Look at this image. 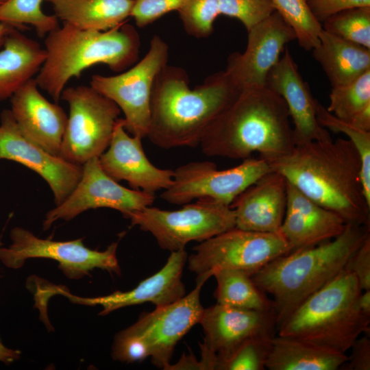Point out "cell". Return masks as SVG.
<instances>
[{"mask_svg":"<svg viewBox=\"0 0 370 370\" xmlns=\"http://www.w3.org/2000/svg\"><path fill=\"white\" fill-rule=\"evenodd\" d=\"M267 162L271 171L346 224L370 225V204L362 184L360 157L349 139L295 145L289 153Z\"/></svg>","mask_w":370,"mask_h":370,"instance_id":"6da1fadb","label":"cell"},{"mask_svg":"<svg viewBox=\"0 0 370 370\" xmlns=\"http://www.w3.org/2000/svg\"><path fill=\"white\" fill-rule=\"evenodd\" d=\"M240 90L225 71L190 88L186 71L167 64L152 87L147 137L166 149L199 146L209 125Z\"/></svg>","mask_w":370,"mask_h":370,"instance_id":"7a4b0ae2","label":"cell"},{"mask_svg":"<svg viewBox=\"0 0 370 370\" xmlns=\"http://www.w3.org/2000/svg\"><path fill=\"white\" fill-rule=\"evenodd\" d=\"M290 119L283 99L266 86L242 88L209 125L199 146L208 156L245 160L258 152L269 161L295 146Z\"/></svg>","mask_w":370,"mask_h":370,"instance_id":"3957f363","label":"cell"},{"mask_svg":"<svg viewBox=\"0 0 370 370\" xmlns=\"http://www.w3.org/2000/svg\"><path fill=\"white\" fill-rule=\"evenodd\" d=\"M369 236L370 225L346 224L337 237L278 257L251 276L273 297L277 329L345 269L349 257Z\"/></svg>","mask_w":370,"mask_h":370,"instance_id":"277c9868","label":"cell"},{"mask_svg":"<svg viewBox=\"0 0 370 370\" xmlns=\"http://www.w3.org/2000/svg\"><path fill=\"white\" fill-rule=\"evenodd\" d=\"M140 47L139 34L130 24L97 31L63 23L46 36L47 57L35 80L58 103L71 79L99 64L123 72L138 60Z\"/></svg>","mask_w":370,"mask_h":370,"instance_id":"5b68a950","label":"cell"},{"mask_svg":"<svg viewBox=\"0 0 370 370\" xmlns=\"http://www.w3.org/2000/svg\"><path fill=\"white\" fill-rule=\"evenodd\" d=\"M362 291L354 274L344 269L307 298L278 328V335L346 353L362 334L369 335L370 317L358 305Z\"/></svg>","mask_w":370,"mask_h":370,"instance_id":"8992f818","label":"cell"},{"mask_svg":"<svg viewBox=\"0 0 370 370\" xmlns=\"http://www.w3.org/2000/svg\"><path fill=\"white\" fill-rule=\"evenodd\" d=\"M188 258L197 281L206 282L221 269L253 275L275 258L291 251L279 232H258L234 227L201 241Z\"/></svg>","mask_w":370,"mask_h":370,"instance_id":"52a82bcc","label":"cell"},{"mask_svg":"<svg viewBox=\"0 0 370 370\" xmlns=\"http://www.w3.org/2000/svg\"><path fill=\"white\" fill-rule=\"evenodd\" d=\"M127 219L149 232L164 250L185 249L191 241L201 242L236 227L230 206L210 199H199L176 210L147 206L131 213Z\"/></svg>","mask_w":370,"mask_h":370,"instance_id":"ba28073f","label":"cell"},{"mask_svg":"<svg viewBox=\"0 0 370 370\" xmlns=\"http://www.w3.org/2000/svg\"><path fill=\"white\" fill-rule=\"evenodd\" d=\"M60 99L69 106L60 157L83 165L108 148L121 110L90 86L65 88Z\"/></svg>","mask_w":370,"mask_h":370,"instance_id":"9c48e42d","label":"cell"},{"mask_svg":"<svg viewBox=\"0 0 370 370\" xmlns=\"http://www.w3.org/2000/svg\"><path fill=\"white\" fill-rule=\"evenodd\" d=\"M168 59L169 46L155 35L147 54L134 66L115 75L91 77L90 86L118 106L124 114V127L132 136L147 137L152 87Z\"/></svg>","mask_w":370,"mask_h":370,"instance_id":"30bf717a","label":"cell"},{"mask_svg":"<svg viewBox=\"0 0 370 370\" xmlns=\"http://www.w3.org/2000/svg\"><path fill=\"white\" fill-rule=\"evenodd\" d=\"M271 171L269 162L260 157L246 158L224 170L217 169L212 162H190L173 171V183L160 197L175 205L210 199L230 206L243 191Z\"/></svg>","mask_w":370,"mask_h":370,"instance_id":"8fae6325","label":"cell"},{"mask_svg":"<svg viewBox=\"0 0 370 370\" xmlns=\"http://www.w3.org/2000/svg\"><path fill=\"white\" fill-rule=\"evenodd\" d=\"M10 236L11 244L0 247V261L10 269L21 268L29 258H42L58 261L59 269L71 280L81 279L96 268L121 274L117 243L99 251L86 247L82 238L70 241L42 239L20 227L12 228Z\"/></svg>","mask_w":370,"mask_h":370,"instance_id":"7c38bea8","label":"cell"},{"mask_svg":"<svg viewBox=\"0 0 370 370\" xmlns=\"http://www.w3.org/2000/svg\"><path fill=\"white\" fill-rule=\"evenodd\" d=\"M154 200L153 193L119 184L103 170L99 158H94L82 165L81 178L67 198L46 214L43 228L49 229L58 220L70 221L84 211L100 208L114 209L127 219Z\"/></svg>","mask_w":370,"mask_h":370,"instance_id":"4fadbf2b","label":"cell"},{"mask_svg":"<svg viewBox=\"0 0 370 370\" xmlns=\"http://www.w3.org/2000/svg\"><path fill=\"white\" fill-rule=\"evenodd\" d=\"M196 283L188 294L173 303L143 314L135 323L122 330L147 347L149 358L158 368L167 369L177 343L199 323L204 308L200 293L205 282Z\"/></svg>","mask_w":370,"mask_h":370,"instance_id":"5bb4252c","label":"cell"},{"mask_svg":"<svg viewBox=\"0 0 370 370\" xmlns=\"http://www.w3.org/2000/svg\"><path fill=\"white\" fill-rule=\"evenodd\" d=\"M204 333L200 345L204 370H214L247 339L273 336L277 330L275 310L242 309L216 304L204 308L199 321Z\"/></svg>","mask_w":370,"mask_h":370,"instance_id":"9a60e30c","label":"cell"},{"mask_svg":"<svg viewBox=\"0 0 370 370\" xmlns=\"http://www.w3.org/2000/svg\"><path fill=\"white\" fill-rule=\"evenodd\" d=\"M0 160H12L34 171L49 186L59 205L71 194L82 174V166L53 155L27 139L10 110L0 115Z\"/></svg>","mask_w":370,"mask_h":370,"instance_id":"2e32d148","label":"cell"},{"mask_svg":"<svg viewBox=\"0 0 370 370\" xmlns=\"http://www.w3.org/2000/svg\"><path fill=\"white\" fill-rule=\"evenodd\" d=\"M247 32L245 51L232 53L225 70L240 89L266 86L267 75L286 45L296 39L293 28L276 11Z\"/></svg>","mask_w":370,"mask_h":370,"instance_id":"e0dca14e","label":"cell"},{"mask_svg":"<svg viewBox=\"0 0 370 370\" xmlns=\"http://www.w3.org/2000/svg\"><path fill=\"white\" fill-rule=\"evenodd\" d=\"M187 258L185 249L171 251L164 266L160 271L127 291H117L97 297H82L72 295L64 286L55 284L50 286L49 291L51 296L61 295L75 304L101 306L103 310L100 315L108 314L121 308L147 302L153 304L156 307H162L177 301L186 295L182 277Z\"/></svg>","mask_w":370,"mask_h":370,"instance_id":"ac0fdd59","label":"cell"},{"mask_svg":"<svg viewBox=\"0 0 370 370\" xmlns=\"http://www.w3.org/2000/svg\"><path fill=\"white\" fill-rule=\"evenodd\" d=\"M142 139L128 134L123 119H119L99 161L103 170L117 182L125 180L133 189L154 194L171 186L173 171L153 165L145 153Z\"/></svg>","mask_w":370,"mask_h":370,"instance_id":"d6986e66","label":"cell"},{"mask_svg":"<svg viewBox=\"0 0 370 370\" xmlns=\"http://www.w3.org/2000/svg\"><path fill=\"white\" fill-rule=\"evenodd\" d=\"M266 86L284 101L293 123L295 145L332 138L327 130L317 121L316 108L318 100L312 97L288 49L269 71Z\"/></svg>","mask_w":370,"mask_h":370,"instance_id":"ffe728a7","label":"cell"},{"mask_svg":"<svg viewBox=\"0 0 370 370\" xmlns=\"http://www.w3.org/2000/svg\"><path fill=\"white\" fill-rule=\"evenodd\" d=\"M32 78L10 98V111L21 134L47 152L60 157L68 116L56 102L48 101Z\"/></svg>","mask_w":370,"mask_h":370,"instance_id":"44dd1931","label":"cell"},{"mask_svg":"<svg viewBox=\"0 0 370 370\" xmlns=\"http://www.w3.org/2000/svg\"><path fill=\"white\" fill-rule=\"evenodd\" d=\"M287 204L280 232L291 251L317 245L340 235L345 222L286 180Z\"/></svg>","mask_w":370,"mask_h":370,"instance_id":"7402d4cb","label":"cell"},{"mask_svg":"<svg viewBox=\"0 0 370 370\" xmlns=\"http://www.w3.org/2000/svg\"><path fill=\"white\" fill-rule=\"evenodd\" d=\"M287 204L286 180L271 171L243 191L230 205L236 227L258 232H280Z\"/></svg>","mask_w":370,"mask_h":370,"instance_id":"603a6c76","label":"cell"},{"mask_svg":"<svg viewBox=\"0 0 370 370\" xmlns=\"http://www.w3.org/2000/svg\"><path fill=\"white\" fill-rule=\"evenodd\" d=\"M14 28L0 50V100L12 96L38 74L47 57L45 48Z\"/></svg>","mask_w":370,"mask_h":370,"instance_id":"cb8c5ba5","label":"cell"},{"mask_svg":"<svg viewBox=\"0 0 370 370\" xmlns=\"http://www.w3.org/2000/svg\"><path fill=\"white\" fill-rule=\"evenodd\" d=\"M332 87L345 85L370 70V49L323 30L312 49Z\"/></svg>","mask_w":370,"mask_h":370,"instance_id":"d4e9b609","label":"cell"},{"mask_svg":"<svg viewBox=\"0 0 370 370\" xmlns=\"http://www.w3.org/2000/svg\"><path fill=\"white\" fill-rule=\"evenodd\" d=\"M347 360L345 353L301 339L275 335L266 367L271 370H336Z\"/></svg>","mask_w":370,"mask_h":370,"instance_id":"484cf974","label":"cell"},{"mask_svg":"<svg viewBox=\"0 0 370 370\" xmlns=\"http://www.w3.org/2000/svg\"><path fill=\"white\" fill-rule=\"evenodd\" d=\"M63 23L80 29L107 31L130 16L134 0H45Z\"/></svg>","mask_w":370,"mask_h":370,"instance_id":"4316f807","label":"cell"},{"mask_svg":"<svg viewBox=\"0 0 370 370\" xmlns=\"http://www.w3.org/2000/svg\"><path fill=\"white\" fill-rule=\"evenodd\" d=\"M213 276L217 281V303L234 308L269 311L274 304L254 282L251 275L234 269H221Z\"/></svg>","mask_w":370,"mask_h":370,"instance_id":"83f0119b","label":"cell"},{"mask_svg":"<svg viewBox=\"0 0 370 370\" xmlns=\"http://www.w3.org/2000/svg\"><path fill=\"white\" fill-rule=\"evenodd\" d=\"M326 109L336 118L351 123L370 108V70L345 85L332 87Z\"/></svg>","mask_w":370,"mask_h":370,"instance_id":"f1b7e54d","label":"cell"},{"mask_svg":"<svg viewBox=\"0 0 370 370\" xmlns=\"http://www.w3.org/2000/svg\"><path fill=\"white\" fill-rule=\"evenodd\" d=\"M44 0H7L0 5V23L13 25L21 31L32 26L39 37H45L58 25V19L42 10Z\"/></svg>","mask_w":370,"mask_h":370,"instance_id":"f546056e","label":"cell"},{"mask_svg":"<svg viewBox=\"0 0 370 370\" xmlns=\"http://www.w3.org/2000/svg\"><path fill=\"white\" fill-rule=\"evenodd\" d=\"M275 10L293 28L301 47L312 50L319 42L321 23L311 12L308 0H271Z\"/></svg>","mask_w":370,"mask_h":370,"instance_id":"4dcf8cb0","label":"cell"},{"mask_svg":"<svg viewBox=\"0 0 370 370\" xmlns=\"http://www.w3.org/2000/svg\"><path fill=\"white\" fill-rule=\"evenodd\" d=\"M317 119L321 126L334 132L345 134L356 149L361 164V181L365 195L370 204V131L359 129L342 121L317 102Z\"/></svg>","mask_w":370,"mask_h":370,"instance_id":"1f68e13d","label":"cell"},{"mask_svg":"<svg viewBox=\"0 0 370 370\" xmlns=\"http://www.w3.org/2000/svg\"><path fill=\"white\" fill-rule=\"evenodd\" d=\"M323 30L370 49V7L338 12L321 23Z\"/></svg>","mask_w":370,"mask_h":370,"instance_id":"d6a6232c","label":"cell"},{"mask_svg":"<svg viewBox=\"0 0 370 370\" xmlns=\"http://www.w3.org/2000/svg\"><path fill=\"white\" fill-rule=\"evenodd\" d=\"M273 336H262L247 339L227 356L219 360L217 370H263Z\"/></svg>","mask_w":370,"mask_h":370,"instance_id":"836d02e7","label":"cell"},{"mask_svg":"<svg viewBox=\"0 0 370 370\" xmlns=\"http://www.w3.org/2000/svg\"><path fill=\"white\" fill-rule=\"evenodd\" d=\"M177 12L188 34L206 38L213 32L220 15L219 0H184Z\"/></svg>","mask_w":370,"mask_h":370,"instance_id":"e575fe53","label":"cell"},{"mask_svg":"<svg viewBox=\"0 0 370 370\" xmlns=\"http://www.w3.org/2000/svg\"><path fill=\"white\" fill-rule=\"evenodd\" d=\"M220 14L240 21L249 31L275 11L271 0H219Z\"/></svg>","mask_w":370,"mask_h":370,"instance_id":"d590c367","label":"cell"},{"mask_svg":"<svg viewBox=\"0 0 370 370\" xmlns=\"http://www.w3.org/2000/svg\"><path fill=\"white\" fill-rule=\"evenodd\" d=\"M184 0H134L130 16L138 27H144L164 15L177 11Z\"/></svg>","mask_w":370,"mask_h":370,"instance_id":"8d00e7d4","label":"cell"},{"mask_svg":"<svg viewBox=\"0 0 370 370\" xmlns=\"http://www.w3.org/2000/svg\"><path fill=\"white\" fill-rule=\"evenodd\" d=\"M345 269L354 274L362 291L370 289V236L352 254Z\"/></svg>","mask_w":370,"mask_h":370,"instance_id":"74e56055","label":"cell"},{"mask_svg":"<svg viewBox=\"0 0 370 370\" xmlns=\"http://www.w3.org/2000/svg\"><path fill=\"white\" fill-rule=\"evenodd\" d=\"M310 10L321 23L328 18L345 10L370 7V0H308Z\"/></svg>","mask_w":370,"mask_h":370,"instance_id":"f35d334b","label":"cell"},{"mask_svg":"<svg viewBox=\"0 0 370 370\" xmlns=\"http://www.w3.org/2000/svg\"><path fill=\"white\" fill-rule=\"evenodd\" d=\"M352 354L345 362L346 370H369L370 369V339L369 335L365 334L358 338L352 345Z\"/></svg>","mask_w":370,"mask_h":370,"instance_id":"ab89813d","label":"cell"},{"mask_svg":"<svg viewBox=\"0 0 370 370\" xmlns=\"http://www.w3.org/2000/svg\"><path fill=\"white\" fill-rule=\"evenodd\" d=\"M18 350L12 349L5 347L0 340V361L5 364H10L20 357Z\"/></svg>","mask_w":370,"mask_h":370,"instance_id":"60d3db41","label":"cell"},{"mask_svg":"<svg viewBox=\"0 0 370 370\" xmlns=\"http://www.w3.org/2000/svg\"><path fill=\"white\" fill-rule=\"evenodd\" d=\"M358 305L360 312L370 317V289L361 292L358 297Z\"/></svg>","mask_w":370,"mask_h":370,"instance_id":"b9f144b4","label":"cell"},{"mask_svg":"<svg viewBox=\"0 0 370 370\" xmlns=\"http://www.w3.org/2000/svg\"><path fill=\"white\" fill-rule=\"evenodd\" d=\"M14 28L17 27L4 23H0V47L2 46L8 34Z\"/></svg>","mask_w":370,"mask_h":370,"instance_id":"7bdbcfd3","label":"cell"},{"mask_svg":"<svg viewBox=\"0 0 370 370\" xmlns=\"http://www.w3.org/2000/svg\"><path fill=\"white\" fill-rule=\"evenodd\" d=\"M7 0H0V5L1 4H3L5 1H6Z\"/></svg>","mask_w":370,"mask_h":370,"instance_id":"ee69618b","label":"cell"}]
</instances>
